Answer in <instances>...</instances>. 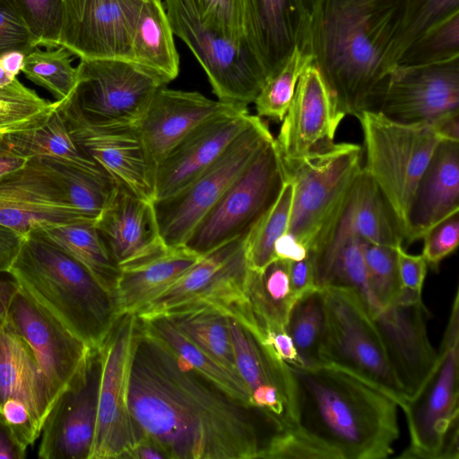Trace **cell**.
Wrapping results in <instances>:
<instances>
[{"label": "cell", "mask_w": 459, "mask_h": 459, "mask_svg": "<svg viewBox=\"0 0 459 459\" xmlns=\"http://www.w3.org/2000/svg\"><path fill=\"white\" fill-rule=\"evenodd\" d=\"M129 406L139 436L157 443L168 459H264L287 430L270 414L226 394L140 320Z\"/></svg>", "instance_id": "cell-1"}, {"label": "cell", "mask_w": 459, "mask_h": 459, "mask_svg": "<svg viewBox=\"0 0 459 459\" xmlns=\"http://www.w3.org/2000/svg\"><path fill=\"white\" fill-rule=\"evenodd\" d=\"M406 0H307L300 43L345 117L370 110L399 61Z\"/></svg>", "instance_id": "cell-2"}, {"label": "cell", "mask_w": 459, "mask_h": 459, "mask_svg": "<svg viewBox=\"0 0 459 459\" xmlns=\"http://www.w3.org/2000/svg\"><path fill=\"white\" fill-rule=\"evenodd\" d=\"M288 366L296 429L336 459H385L393 454L399 406L392 398L331 366Z\"/></svg>", "instance_id": "cell-3"}, {"label": "cell", "mask_w": 459, "mask_h": 459, "mask_svg": "<svg viewBox=\"0 0 459 459\" xmlns=\"http://www.w3.org/2000/svg\"><path fill=\"white\" fill-rule=\"evenodd\" d=\"M36 301L98 348L118 316L115 296L79 261L33 231L9 271Z\"/></svg>", "instance_id": "cell-4"}, {"label": "cell", "mask_w": 459, "mask_h": 459, "mask_svg": "<svg viewBox=\"0 0 459 459\" xmlns=\"http://www.w3.org/2000/svg\"><path fill=\"white\" fill-rule=\"evenodd\" d=\"M363 149L334 143L327 150L297 161L283 162L293 183L288 231L313 255L331 238L350 188L362 169Z\"/></svg>", "instance_id": "cell-5"}, {"label": "cell", "mask_w": 459, "mask_h": 459, "mask_svg": "<svg viewBox=\"0 0 459 459\" xmlns=\"http://www.w3.org/2000/svg\"><path fill=\"white\" fill-rule=\"evenodd\" d=\"M357 118L363 134V169L379 188L403 240L416 186L443 140L431 124L398 123L375 110H364Z\"/></svg>", "instance_id": "cell-6"}, {"label": "cell", "mask_w": 459, "mask_h": 459, "mask_svg": "<svg viewBox=\"0 0 459 459\" xmlns=\"http://www.w3.org/2000/svg\"><path fill=\"white\" fill-rule=\"evenodd\" d=\"M459 292L456 290L436 362L417 393L401 406L410 445L398 457L459 458Z\"/></svg>", "instance_id": "cell-7"}, {"label": "cell", "mask_w": 459, "mask_h": 459, "mask_svg": "<svg viewBox=\"0 0 459 459\" xmlns=\"http://www.w3.org/2000/svg\"><path fill=\"white\" fill-rule=\"evenodd\" d=\"M247 238L234 239L203 255L170 288L142 308L138 318L212 307L244 325L257 324L247 297Z\"/></svg>", "instance_id": "cell-8"}, {"label": "cell", "mask_w": 459, "mask_h": 459, "mask_svg": "<svg viewBox=\"0 0 459 459\" xmlns=\"http://www.w3.org/2000/svg\"><path fill=\"white\" fill-rule=\"evenodd\" d=\"M322 290L326 317L325 366L340 369L378 389L401 407L406 400L404 394L360 297L345 288H324Z\"/></svg>", "instance_id": "cell-9"}, {"label": "cell", "mask_w": 459, "mask_h": 459, "mask_svg": "<svg viewBox=\"0 0 459 459\" xmlns=\"http://www.w3.org/2000/svg\"><path fill=\"white\" fill-rule=\"evenodd\" d=\"M286 175L275 140L267 143L197 223L184 246L203 255L247 238L277 200Z\"/></svg>", "instance_id": "cell-10"}, {"label": "cell", "mask_w": 459, "mask_h": 459, "mask_svg": "<svg viewBox=\"0 0 459 459\" xmlns=\"http://www.w3.org/2000/svg\"><path fill=\"white\" fill-rule=\"evenodd\" d=\"M174 35L192 51L218 100L247 107L254 103L266 75L245 40L205 25L193 0H164Z\"/></svg>", "instance_id": "cell-11"}, {"label": "cell", "mask_w": 459, "mask_h": 459, "mask_svg": "<svg viewBox=\"0 0 459 459\" xmlns=\"http://www.w3.org/2000/svg\"><path fill=\"white\" fill-rule=\"evenodd\" d=\"M274 137L253 115L241 134L209 168L178 192L152 202L160 237L167 246L185 245L202 218L231 182Z\"/></svg>", "instance_id": "cell-12"}, {"label": "cell", "mask_w": 459, "mask_h": 459, "mask_svg": "<svg viewBox=\"0 0 459 459\" xmlns=\"http://www.w3.org/2000/svg\"><path fill=\"white\" fill-rule=\"evenodd\" d=\"M139 319L119 315L98 347L101 369L98 415L90 459H124L140 436L129 406V387Z\"/></svg>", "instance_id": "cell-13"}, {"label": "cell", "mask_w": 459, "mask_h": 459, "mask_svg": "<svg viewBox=\"0 0 459 459\" xmlns=\"http://www.w3.org/2000/svg\"><path fill=\"white\" fill-rule=\"evenodd\" d=\"M77 82L68 98L88 121L137 126L156 91L168 83L128 60L81 59Z\"/></svg>", "instance_id": "cell-14"}, {"label": "cell", "mask_w": 459, "mask_h": 459, "mask_svg": "<svg viewBox=\"0 0 459 459\" xmlns=\"http://www.w3.org/2000/svg\"><path fill=\"white\" fill-rule=\"evenodd\" d=\"M403 124H433L459 112V57L430 64H397L373 108Z\"/></svg>", "instance_id": "cell-15"}, {"label": "cell", "mask_w": 459, "mask_h": 459, "mask_svg": "<svg viewBox=\"0 0 459 459\" xmlns=\"http://www.w3.org/2000/svg\"><path fill=\"white\" fill-rule=\"evenodd\" d=\"M100 369L99 348H91L44 420L39 458L90 459L97 423Z\"/></svg>", "instance_id": "cell-16"}, {"label": "cell", "mask_w": 459, "mask_h": 459, "mask_svg": "<svg viewBox=\"0 0 459 459\" xmlns=\"http://www.w3.org/2000/svg\"><path fill=\"white\" fill-rule=\"evenodd\" d=\"M58 104L81 151L117 183L137 196L153 202L155 170L137 126L93 123L85 119L68 99Z\"/></svg>", "instance_id": "cell-17"}, {"label": "cell", "mask_w": 459, "mask_h": 459, "mask_svg": "<svg viewBox=\"0 0 459 459\" xmlns=\"http://www.w3.org/2000/svg\"><path fill=\"white\" fill-rule=\"evenodd\" d=\"M144 1L63 0L58 46L80 59L132 61L133 32Z\"/></svg>", "instance_id": "cell-18"}, {"label": "cell", "mask_w": 459, "mask_h": 459, "mask_svg": "<svg viewBox=\"0 0 459 459\" xmlns=\"http://www.w3.org/2000/svg\"><path fill=\"white\" fill-rule=\"evenodd\" d=\"M6 320L34 352L51 405L83 365L91 348L19 287Z\"/></svg>", "instance_id": "cell-19"}, {"label": "cell", "mask_w": 459, "mask_h": 459, "mask_svg": "<svg viewBox=\"0 0 459 459\" xmlns=\"http://www.w3.org/2000/svg\"><path fill=\"white\" fill-rule=\"evenodd\" d=\"M91 221L66 199L41 160L0 177V224L24 237L54 226Z\"/></svg>", "instance_id": "cell-20"}, {"label": "cell", "mask_w": 459, "mask_h": 459, "mask_svg": "<svg viewBox=\"0 0 459 459\" xmlns=\"http://www.w3.org/2000/svg\"><path fill=\"white\" fill-rule=\"evenodd\" d=\"M237 372L251 403L295 429L293 383L285 363L266 341L259 326H247L229 316Z\"/></svg>", "instance_id": "cell-21"}, {"label": "cell", "mask_w": 459, "mask_h": 459, "mask_svg": "<svg viewBox=\"0 0 459 459\" xmlns=\"http://www.w3.org/2000/svg\"><path fill=\"white\" fill-rule=\"evenodd\" d=\"M344 117L318 68L310 64L274 138L281 160L297 161L330 148Z\"/></svg>", "instance_id": "cell-22"}, {"label": "cell", "mask_w": 459, "mask_h": 459, "mask_svg": "<svg viewBox=\"0 0 459 459\" xmlns=\"http://www.w3.org/2000/svg\"><path fill=\"white\" fill-rule=\"evenodd\" d=\"M428 317L422 300L396 302L372 316L405 399L417 393L437 359V351L428 334Z\"/></svg>", "instance_id": "cell-23"}, {"label": "cell", "mask_w": 459, "mask_h": 459, "mask_svg": "<svg viewBox=\"0 0 459 459\" xmlns=\"http://www.w3.org/2000/svg\"><path fill=\"white\" fill-rule=\"evenodd\" d=\"M252 116L247 107L239 106L211 117L188 134L157 165L154 200L178 192L213 164Z\"/></svg>", "instance_id": "cell-24"}, {"label": "cell", "mask_w": 459, "mask_h": 459, "mask_svg": "<svg viewBox=\"0 0 459 459\" xmlns=\"http://www.w3.org/2000/svg\"><path fill=\"white\" fill-rule=\"evenodd\" d=\"M237 107L239 105L214 100L197 91L160 87L137 125L154 170L166 154L197 126Z\"/></svg>", "instance_id": "cell-25"}, {"label": "cell", "mask_w": 459, "mask_h": 459, "mask_svg": "<svg viewBox=\"0 0 459 459\" xmlns=\"http://www.w3.org/2000/svg\"><path fill=\"white\" fill-rule=\"evenodd\" d=\"M307 0H244L245 39L266 78L299 46Z\"/></svg>", "instance_id": "cell-26"}, {"label": "cell", "mask_w": 459, "mask_h": 459, "mask_svg": "<svg viewBox=\"0 0 459 459\" xmlns=\"http://www.w3.org/2000/svg\"><path fill=\"white\" fill-rule=\"evenodd\" d=\"M459 212V142L441 141L420 177L410 205L403 242L422 239L434 226Z\"/></svg>", "instance_id": "cell-27"}, {"label": "cell", "mask_w": 459, "mask_h": 459, "mask_svg": "<svg viewBox=\"0 0 459 459\" xmlns=\"http://www.w3.org/2000/svg\"><path fill=\"white\" fill-rule=\"evenodd\" d=\"M95 227L118 266L165 244L152 202L118 183Z\"/></svg>", "instance_id": "cell-28"}, {"label": "cell", "mask_w": 459, "mask_h": 459, "mask_svg": "<svg viewBox=\"0 0 459 459\" xmlns=\"http://www.w3.org/2000/svg\"><path fill=\"white\" fill-rule=\"evenodd\" d=\"M201 256L184 245L163 244L119 265L115 290L118 316L137 314L170 288Z\"/></svg>", "instance_id": "cell-29"}, {"label": "cell", "mask_w": 459, "mask_h": 459, "mask_svg": "<svg viewBox=\"0 0 459 459\" xmlns=\"http://www.w3.org/2000/svg\"><path fill=\"white\" fill-rule=\"evenodd\" d=\"M351 237L394 247L403 243L389 206L363 167L350 188L331 238L322 248Z\"/></svg>", "instance_id": "cell-30"}, {"label": "cell", "mask_w": 459, "mask_h": 459, "mask_svg": "<svg viewBox=\"0 0 459 459\" xmlns=\"http://www.w3.org/2000/svg\"><path fill=\"white\" fill-rule=\"evenodd\" d=\"M7 403L26 404L42 426L51 407L34 352L5 317L0 325V410Z\"/></svg>", "instance_id": "cell-31"}, {"label": "cell", "mask_w": 459, "mask_h": 459, "mask_svg": "<svg viewBox=\"0 0 459 459\" xmlns=\"http://www.w3.org/2000/svg\"><path fill=\"white\" fill-rule=\"evenodd\" d=\"M132 61L167 83L179 73V56L162 0H145L134 29Z\"/></svg>", "instance_id": "cell-32"}, {"label": "cell", "mask_w": 459, "mask_h": 459, "mask_svg": "<svg viewBox=\"0 0 459 459\" xmlns=\"http://www.w3.org/2000/svg\"><path fill=\"white\" fill-rule=\"evenodd\" d=\"M7 145L18 154L32 159H60L85 169L106 173L77 146L56 101L55 108L39 124L3 135Z\"/></svg>", "instance_id": "cell-33"}, {"label": "cell", "mask_w": 459, "mask_h": 459, "mask_svg": "<svg viewBox=\"0 0 459 459\" xmlns=\"http://www.w3.org/2000/svg\"><path fill=\"white\" fill-rule=\"evenodd\" d=\"M35 232L79 261L115 296L119 266L99 234L95 222L65 224Z\"/></svg>", "instance_id": "cell-34"}, {"label": "cell", "mask_w": 459, "mask_h": 459, "mask_svg": "<svg viewBox=\"0 0 459 459\" xmlns=\"http://www.w3.org/2000/svg\"><path fill=\"white\" fill-rule=\"evenodd\" d=\"M247 297L263 333L286 329L288 315L296 299L290 285L289 262L275 259L261 272L250 269Z\"/></svg>", "instance_id": "cell-35"}, {"label": "cell", "mask_w": 459, "mask_h": 459, "mask_svg": "<svg viewBox=\"0 0 459 459\" xmlns=\"http://www.w3.org/2000/svg\"><path fill=\"white\" fill-rule=\"evenodd\" d=\"M139 320L149 332L226 394L247 405L254 406L239 376L199 349L170 320L163 316Z\"/></svg>", "instance_id": "cell-36"}, {"label": "cell", "mask_w": 459, "mask_h": 459, "mask_svg": "<svg viewBox=\"0 0 459 459\" xmlns=\"http://www.w3.org/2000/svg\"><path fill=\"white\" fill-rule=\"evenodd\" d=\"M39 158L48 169L67 201L96 221L111 199L117 182L107 173L91 171L56 158Z\"/></svg>", "instance_id": "cell-37"}, {"label": "cell", "mask_w": 459, "mask_h": 459, "mask_svg": "<svg viewBox=\"0 0 459 459\" xmlns=\"http://www.w3.org/2000/svg\"><path fill=\"white\" fill-rule=\"evenodd\" d=\"M286 331L300 360V366H325L323 350L326 333L325 298L315 288L298 297L288 315Z\"/></svg>", "instance_id": "cell-38"}, {"label": "cell", "mask_w": 459, "mask_h": 459, "mask_svg": "<svg viewBox=\"0 0 459 459\" xmlns=\"http://www.w3.org/2000/svg\"><path fill=\"white\" fill-rule=\"evenodd\" d=\"M166 318L199 349L238 374L226 314L212 307H203Z\"/></svg>", "instance_id": "cell-39"}, {"label": "cell", "mask_w": 459, "mask_h": 459, "mask_svg": "<svg viewBox=\"0 0 459 459\" xmlns=\"http://www.w3.org/2000/svg\"><path fill=\"white\" fill-rule=\"evenodd\" d=\"M313 56L296 46L265 80L254 103L256 116L281 122L292 100L299 79Z\"/></svg>", "instance_id": "cell-40"}, {"label": "cell", "mask_w": 459, "mask_h": 459, "mask_svg": "<svg viewBox=\"0 0 459 459\" xmlns=\"http://www.w3.org/2000/svg\"><path fill=\"white\" fill-rule=\"evenodd\" d=\"M74 54L63 46L41 50L35 48L24 57L22 73L36 85L48 91L56 101L67 100L77 82Z\"/></svg>", "instance_id": "cell-41"}, {"label": "cell", "mask_w": 459, "mask_h": 459, "mask_svg": "<svg viewBox=\"0 0 459 459\" xmlns=\"http://www.w3.org/2000/svg\"><path fill=\"white\" fill-rule=\"evenodd\" d=\"M292 199L293 183L286 178L277 200L247 238L245 253L251 270L261 272L275 260L274 245L288 231Z\"/></svg>", "instance_id": "cell-42"}, {"label": "cell", "mask_w": 459, "mask_h": 459, "mask_svg": "<svg viewBox=\"0 0 459 459\" xmlns=\"http://www.w3.org/2000/svg\"><path fill=\"white\" fill-rule=\"evenodd\" d=\"M17 78L0 88V134L31 127L42 121L55 108Z\"/></svg>", "instance_id": "cell-43"}, {"label": "cell", "mask_w": 459, "mask_h": 459, "mask_svg": "<svg viewBox=\"0 0 459 459\" xmlns=\"http://www.w3.org/2000/svg\"><path fill=\"white\" fill-rule=\"evenodd\" d=\"M456 57H459V11L427 29L407 48L398 64H430Z\"/></svg>", "instance_id": "cell-44"}, {"label": "cell", "mask_w": 459, "mask_h": 459, "mask_svg": "<svg viewBox=\"0 0 459 459\" xmlns=\"http://www.w3.org/2000/svg\"><path fill=\"white\" fill-rule=\"evenodd\" d=\"M368 287L378 311L395 303L401 291L395 247L362 239Z\"/></svg>", "instance_id": "cell-45"}, {"label": "cell", "mask_w": 459, "mask_h": 459, "mask_svg": "<svg viewBox=\"0 0 459 459\" xmlns=\"http://www.w3.org/2000/svg\"><path fill=\"white\" fill-rule=\"evenodd\" d=\"M25 20L37 48L58 46L63 0H13Z\"/></svg>", "instance_id": "cell-46"}, {"label": "cell", "mask_w": 459, "mask_h": 459, "mask_svg": "<svg viewBox=\"0 0 459 459\" xmlns=\"http://www.w3.org/2000/svg\"><path fill=\"white\" fill-rule=\"evenodd\" d=\"M455 11H459V0H406L399 60L427 29Z\"/></svg>", "instance_id": "cell-47"}, {"label": "cell", "mask_w": 459, "mask_h": 459, "mask_svg": "<svg viewBox=\"0 0 459 459\" xmlns=\"http://www.w3.org/2000/svg\"><path fill=\"white\" fill-rule=\"evenodd\" d=\"M193 2L200 19L205 25L230 38L247 42L244 32V0H193Z\"/></svg>", "instance_id": "cell-48"}, {"label": "cell", "mask_w": 459, "mask_h": 459, "mask_svg": "<svg viewBox=\"0 0 459 459\" xmlns=\"http://www.w3.org/2000/svg\"><path fill=\"white\" fill-rule=\"evenodd\" d=\"M31 32L13 0H0V56L18 51L25 56L33 50Z\"/></svg>", "instance_id": "cell-49"}, {"label": "cell", "mask_w": 459, "mask_h": 459, "mask_svg": "<svg viewBox=\"0 0 459 459\" xmlns=\"http://www.w3.org/2000/svg\"><path fill=\"white\" fill-rule=\"evenodd\" d=\"M336 459L327 448L298 429L283 432L270 446L264 459Z\"/></svg>", "instance_id": "cell-50"}, {"label": "cell", "mask_w": 459, "mask_h": 459, "mask_svg": "<svg viewBox=\"0 0 459 459\" xmlns=\"http://www.w3.org/2000/svg\"><path fill=\"white\" fill-rule=\"evenodd\" d=\"M422 256L428 265L437 268L451 255L459 242V212L431 228L422 238Z\"/></svg>", "instance_id": "cell-51"}, {"label": "cell", "mask_w": 459, "mask_h": 459, "mask_svg": "<svg viewBox=\"0 0 459 459\" xmlns=\"http://www.w3.org/2000/svg\"><path fill=\"white\" fill-rule=\"evenodd\" d=\"M397 264L402 288L404 290L422 294L428 264L422 255H411L403 245L395 247Z\"/></svg>", "instance_id": "cell-52"}, {"label": "cell", "mask_w": 459, "mask_h": 459, "mask_svg": "<svg viewBox=\"0 0 459 459\" xmlns=\"http://www.w3.org/2000/svg\"><path fill=\"white\" fill-rule=\"evenodd\" d=\"M289 278L295 299L316 288L313 262L309 255L302 260L289 262Z\"/></svg>", "instance_id": "cell-53"}, {"label": "cell", "mask_w": 459, "mask_h": 459, "mask_svg": "<svg viewBox=\"0 0 459 459\" xmlns=\"http://www.w3.org/2000/svg\"><path fill=\"white\" fill-rule=\"evenodd\" d=\"M24 236L0 224V273L9 272L22 248Z\"/></svg>", "instance_id": "cell-54"}, {"label": "cell", "mask_w": 459, "mask_h": 459, "mask_svg": "<svg viewBox=\"0 0 459 459\" xmlns=\"http://www.w3.org/2000/svg\"><path fill=\"white\" fill-rule=\"evenodd\" d=\"M268 343L280 358L289 365L300 366V360L293 342L286 329L272 330L264 333Z\"/></svg>", "instance_id": "cell-55"}, {"label": "cell", "mask_w": 459, "mask_h": 459, "mask_svg": "<svg viewBox=\"0 0 459 459\" xmlns=\"http://www.w3.org/2000/svg\"><path fill=\"white\" fill-rule=\"evenodd\" d=\"M309 255L307 247L289 232L281 236L274 245L275 259L299 261Z\"/></svg>", "instance_id": "cell-56"}, {"label": "cell", "mask_w": 459, "mask_h": 459, "mask_svg": "<svg viewBox=\"0 0 459 459\" xmlns=\"http://www.w3.org/2000/svg\"><path fill=\"white\" fill-rule=\"evenodd\" d=\"M27 447L14 436L11 428L0 415V458L23 459L26 457Z\"/></svg>", "instance_id": "cell-57"}, {"label": "cell", "mask_w": 459, "mask_h": 459, "mask_svg": "<svg viewBox=\"0 0 459 459\" xmlns=\"http://www.w3.org/2000/svg\"><path fill=\"white\" fill-rule=\"evenodd\" d=\"M124 459H168V456L157 443L141 436Z\"/></svg>", "instance_id": "cell-58"}, {"label": "cell", "mask_w": 459, "mask_h": 459, "mask_svg": "<svg viewBox=\"0 0 459 459\" xmlns=\"http://www.w3.org/2000/svg\"><path fill=\"white\" fill-rule=\"evenodd\" d=\"M20 285L10 272L0 273V325L4 321L9 305Z\"/></svg>", "instance_id": "cell-59"}, {"label": "cell", "mask_w": 459, "mask_h": 459, "mask_svg": "<svg viewBox=\"0 0 459 459\" xmlns=\"http://www.w3.org/2000/svg\"><path fill=\"white\" fill-rule=\"evenodd\" d=\"M29 160L13 151L0 136V177L22 168Z\"/></svg>", "instance_id": "cell-60"}, {"label": "cell", "mask_w": 459, "mask_h": 459, "mask_svg": "<svg viewBox=\"0 0 459 459\" xmlns=\"http://www.w3.org/2000/svg\"><path fill=\"white\" fill-rule=\"evenodd\" d=\"M25 55L22 52L13 51L0 56V62L4 68L13 77L22 72Z\"/></svg>", "instance_id": "cell-61"}, {"label": "cell", "mask_w": 459, "mask_h": 459, "mask_svg": "<svg viewBox=\"0 0 459 459\" xmlns=\"http://www.w3.org/2000/svg\"><path fill=\"white\" fill-rule=\"evenodd\" d=\"M16 78L11 75L0 62V88L11 84Z\"/></svg>", "instance_id": "cell-62"}, {"label": "cell", "mask_w": 459, "mask_h": 459, "mask_svg": "<svg viewBox=\"0 0 459 459\" xmlns=\"http://www.w3.org/2000/svg\"><path fill=\"white\" fill-rule=\"evenodd\" d=\"M0 136H2V134H0Z\"/></svg>", "instance_id": "cell-63"}]
</instances>
